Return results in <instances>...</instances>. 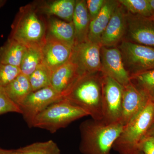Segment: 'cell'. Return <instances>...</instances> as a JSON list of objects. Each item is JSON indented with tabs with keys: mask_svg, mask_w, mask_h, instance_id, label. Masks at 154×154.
Returning a JSON list of instances; mask_svg holds the SVG:
<instances>
[{
	"mask_svg": "<svg viewBox=\"0 0 154 154\" xmlns=\"http://www.w3.org/2000/svg\"><path fill=\"white\" fill-rule=\"evenodd\" d=\"M88 116L85 110L63 98L53 103L37 115L33 120L32 127L54 133L74 121Z\"/></svg>",
	"mask_w": 154,
	"mask_h": 154,
	"instance_id": "5",
	"label": "cell"
},
{
	"mask_svg": "<svg viewBox=\"0 0 154 154\" xmlns=\"http://www.w3.org/2000/svg\"><path fill=\"white\" fill-rule=\"evenodd\" d=\"M130 80L137 88L148 94L154 89V69L130 75Z\"/></svg>",
	"mask_w": 154,
	"mask_h": 154,
	"instance_id": "26",
	"label": "cell"
},
{
	"mask_svg": "<svg viewBox=\"0 0 154 154\" xmlns=\"http://www.w3.org/2000/svg\"><path fill=\"white\" fill-rule=\"evenodd\" d=\"M42 63L41 48H27L19 68L22 74L29 77Z\"/></svg>",
	"mask_w": 154,
	"mask_h": 154,
	"instance_id": "22",
	"label": "cell"
},
{
	"mask_svg": "<svg viewBox=\"0 0 154 154\" xmlns=\"http://www.w3.org/2000/svg\"><path fill=\"white\" fill-rule=\"evenodd\" d=\"M119 49L131 75L154 69V48L124 41Z\"/></svg>",
	"mask_w": 154,
	"mask_h": 154,
	"instance_id": "7",
	"label": "cell"
},
{
	"mask_svg": "<svg viewBox=\"0 0 154 154\" xmlns=\"http://www.w3.org/2000/svg\"><path fill=\"white\" fill-rule=\"evenodd\" d=\"M8 113L22 114V111L9 98L4 88H0V115Z\"/></svg>",
	"mask_w": 154,
	"mask_h": 154,
	"instance_id": "28",
	"label": "cell"
},
{
	"mask_svg": "<svg viewBox=\"0 0 154 154\" xmlns=\"http://www.w3.org/2000/svg\"><path fill=\"white\" fill-rule=\"evenodd\" d=\"M147 135L150 136L154 138V122L151 127L150 129L149 130Z\"/></svg>",
	"mask_w": 154,
	"mask_h": 154,
	"instance_id": "32",
	"label": "cell"
},
{
	"mask_svg": "<svg viewBox=\"0 0 154 154\" xmlns=\"http://www.w3.org/2000/svg\"><path fill=\"white\" fill-rule=\"evenodd\" d=\"M120 122L107 123L93 119L80 125V150L83 154H110L113 144L124 129Z\"/></svg>",
	"mask_w": 154,
	"mask_h": 154,
	"instance_id": "1",
	"label": "cell"
},
{
	"mask_svg": "<svg viewBox=\"0 0 154 154\" xmlns=\"http://www.w3.org/2000/svg\"><path fill=\"white\" fill-rule=\"evenodd\" d=\"M154 122V101L149 98L140 113L125 126L113 149L120 154H138L141 144Z\"/></svg>",
	"mask_w": 154,
	"mask_h": 154,
	"instance_id": "3",
	"label": "cell"
},
{
	"mask_svg": "<svg viewBox=\"0 0 154 154\" xmlns=\"http://www.w3.org/2000/svg\"><path fill=\"white\" fill-rule=\"evenodd\" d=\"M27 49L24 45L9 38L0 47V63L19 67Z\"/></svg>",
	"mask_w": 154,
	"mask_h": 154,
	"instance_id": "19",
	"label": "cell"
},
{
	"mask_svg": "<svg viewBox=\"0 0 154 154\" xmlns=\"http://www.w3.org/2000/svg\"><path fill=\"white\" fill-rule=\"evenodd\" d=\"M21 73L19 67L0 63V88H5Z\"/></svg>",
	"mask_w": 154,
	"mask_h": 154,
	"instance_id": "27",
	"label": "cell"
},
{
	"mask_svg": "<svg viewBox=\"0 0 154 154\" xmlns=\"http://www.w3.org/2000/svg\"><path fill=\"white\" fill-rule=\"evenodd\" d=\"M73 50L74 47L47 34L41 48L42 63L53 72L71 59Z\"/></svg>",
	"mask_w": 154,
	"mask_h": 154,
	"instance_id": "12",
	"label": "cell"
},
{
	"mask_svg": "<svg viewBox=\"0 0 154 154\" xmlns=\"http://www.w3.org/2000/svg\"><path fill=\"white\" fill-rule=\"evenodd\" d=\"M6 3V1H4V0H0V8L5 5Z\"/></svg>",
	"mask_w": 154,
	"mask_h": 154,
	"instance_id": "35",
	"label": "cell"
},
{
	"mask_svg": "<svg viewBox=\"0 0 154 154\" xmlns=\"http://www.w3.org/2000/svg\"><path fill=\"white\" fill-rule=\"evenodd\" d=\"M119 5L118 1H106L99 15L90 22L88 40L101 44L100 42L102 34Z\"/></svg>",
	"mask_w": 154,
	"mask_h": 154,
	"instance_id": "16",
	"label": "cell"
},
{
	"mask_svg": "<svg viewBox=\"0 0 154 154\" xmlns=\"http://www.w3.org/2000/svg\"><path fill=\"white\" fill-rule=\"evenodd\" d=\"M101 44L87 40L75 45L72 60L83 75L102 72Z\"/></svg>",
	"mask_w": 154,
	"mask_h": 154,
	"instance_id": "9",
	"label": "cell"
},
{
	"mask_svg": "<svg viewBox=\"0 0 154 154\" xmlns=\"http://www.w3.org/2000/svg\"><path fill=\"white\" fill-rule=\"evenodd\" d=\"M76 1L56 0L45 3L39 8L48 16H56L67 22H72Z\"/></svg>",
	"mask_w": 154,
	"mask_h": 154,
	"instance_id": "20",
	"label": "cell"
},
{
	"mask_svg": "<svg viewBox=\"0 0 154 154\" xmlns=\"http://www.w3.org/2000/svg\"><path fill=\"white\" fill-rule=\"evenodd\" d=\"M105 0H88L86 1L91 21L95 19L99 15L105 5Z\"/></svg>",
	"mask_w": 154,
	"mask_h": 154,
	"instance_id": "29",
	"label": "cell"
},
{
	"mask_svg": "<svg viewBox=\"0 0 154 154\" xmlns=\"http://www.w3.org/2000/svg\"><path fill=\"white\" fill-rule=\"evenodd\" d=\"M123 91V86L102 74V120L107 123L120 122Z\"/></svg>",
	"mask_w": 154,
	"mask_h": 154,
	"instance_id": "6",
	"label": "cell"
},
{
	"mask_svg": "<svg viewBox=\"0 0 154 154\" xmlns=\"http://www.w3.org/2000/svg\"><path fill=\"white\" fill-rule=\"evenodd\" d=\"M118 2L136 16L150 18L154 15L149 0H119Z\"/></svg>",
	"mask_w": 154,
	"mask_h": 154,
	"instance_id": "24",
	"label": "cell"
},
{
	"mask_svg": "<svg viewBox=\"0 0 154 154\" xmlns=\"http://www.w3.org/2000/svg\"><path fill=\"white\" fill-rule=\"evenodd\" d=\"M126 17L122 8L119 5L102 34L100 42L102 46H114L120 41L126 30Z\"/></svg>",
	"mask_w": 154,
	"mask_h": 154,
	"instance_id": "15",
	"label": "cell"
},
{
	"mask_svg": "<svg viewBox=\"0 0 154 154\" xmlns=\"http://www.w3.org/2000/svg\"><path fill=\"white\" fill-rule=\"evenodd\" d=\"M150 4L152 8L153 11L154 16V0H149Z\"/></svg>",
	"mask_w": 154,
	"mask_h": 154,
	"instance_id": "34",
	"label": "cell"
},
{
	"mask_svg": "<svg viewBox=\"0 0 154 154\" xmlns=\"http://www.w3.org/2000/svg\"><path fill=\"white\" fill-rule=\"evenodd\" d=\"M138 154H143V153L142 152H141L140 151L138 153Z\"/></svg>",
	"mask_w": 154,
	"mask_h": 154,
	"instance_id": "36",
	"label": "cell"
},
{
	"mask_svg": "<svg viewBox=\"0 0 154 154\" xmlns=\"http://www.w3.org/2000/svg\"><path fill=\"white\" fill-rule=\"evenodd\" d=\"M128 35L137 44L154 47V23L149 18L128 16Z\"/></svg>",
	"mask_w": 154,
	"mask_h": 154,
	"instance_id": "14",
	"label": "cell"
},
{
	"mask_svg": "<svg viewBox=\"0 0 154 154\" xmlns=\"http://www.w3.org/2000/svg\"><path fill=\"white\" fill-rule=\"evenodd\" d=\"M4 89L11 101L19 107L32 92L29 77L22 73Z\"/></svg>",
	"mask_w": 154,
	"mask_h": 154,
	"instance_id": "21",
	"label": "cell"
},
{
	"mask_svg": "<svg viewBox=\"0 0 154 154\" xmlns=\"http://www.w3.org/2000/svg\"><path fill=\"white\" fill-rule=\"evenodd\" d=\"M148 94L131 82L123 86L120 122L125 126L139 114L148 102Z\"/></svg>",
	"mask_w": 154,
	"mask_h": 154,
	"instance_id": "11",
	"label": "cell"
},
{
	"mask_svg": "<svg viewBox=\"0 0 154 154\" xmlns=\"http://www.w3.org/2000/svg\"><path fill=\"white\" fill-rule=\"evenodd\" d=\"M148 94L150 99L154 101V89L149 92Z\"/></svg>",
	"mask_w": 154,
	"mask_h": 154,
	"instance_id": "33",
	"label": "cell"
},
{
	"mask_svg": "<svg viewBox=\"0 0 154 154\" xmlns=\"http://www.w3.org/2000/svg\"><path fill=\"white\" fill-rule=\"evenodd\" d=\"M48 33L59 41L74 47L75 37L72 22H67L56 18H50L48 24Z\"/></svg>",
	"mask_w": 154,
	"mask_h": 154,
	"instance_id": "18",
	"label": "cell"
},
{
	"mask_svg": "<svg viewBox=\"0 0 154 154\" xmlns=\"http://www.w3.org/2000/svg\"><path fill=\"white\" fill-rule=\"evenodd\" d=\"M51 74L52 72L45 65H39L29 77L32 92L51 86Z\"/></svg>",
	"mask_w": 154,
	"mask_h": 154,
	"instance_id": "23",
	"label": "cell"
},
{
	"mask_svg": "<svg viewBox=\"0 0 154 154\" xmlns=\"http://www.w3.org/2000/svg\"><path fill=\"white\" fill-rule=\"evenodd\" d=\"M97 74L81 77L64 98L85 110L94 120H102V74Z\"/></svg>",
	"mask_w": 154,
	"mask_h": 154,
	"instance_id": "4",
	"label": "cell"
},
{
	"mask_svg": "<svg viewBox=\"0 0 154 154\" xmlns=\"http://www.w3.org/2000/svg\"><path fill=\"white\" fill-rule=\"evenodd\" d=\"M11 28L9 38L26 47L41 48L45 42L47 26L37 14V10L32 5H27L19 9Z\"/></svg>",
	"mask_w": 154,
	"mask_h": 154,
	"instance_id": "2",
	"label": "cell"
},
{
	"mask_svg": "<svg viewBox=\"0 0 154 154\" xmlns=\"http://www.w3.org/2000/svg\"><path fill=\"white\" fill-rule=\"evenodd\" d=\"M51 86L31 92L20 106L23 119L32 128L34 119L53 103L63 99Z\"/></svg>",
	"mask_w": 154,
	"mask_h": 154,
	"instance_id": "8",
	"label": "cell"
},
{
	"mask_svg": "<svg viewBox=\"0 0 154 154\" xmlns=\"http://www.w3.org/2000/svg\"><path fill=\"white\" fill-rule=\"evenodd\" d=\"M0 154H21V152L19 149L8 150L0 148Z\"/></svg>",
	"mask_w": 154,
	"mask_h": 154,
	"instance_id": "31",
	"label": "cell"
},
{
	"mask_svg": "<svg viewBox=\"0 0 154 154\" xmlns=\"http://www.w3.org/2000/svg\"><path fill=\"white\" fill-rule=\"evenodd\" d=\"M19 149L21 154H61L57 145L52 140L34 143Z\"/></svg>",
	"mask_w": 154,
	"mask_h": 154,
	"instance_id": "25",
	"label": "cell"
},
{
	"mask_svg": "<svg viewBox=\"0 0 154 154\" xmlns=\"http://www.w3.org/2000/svg\"><path fill=\"white\" fill-rule=\"evenodd\" d=\"M101 58L103 75L111 77L123 86L131 82L130 75L125 69L119 48L102 46Z\"/></svg>",
	"mask_w": 154,
	"mask_h": 154,
	"instance_id": "10",
	"label": "cell"
},
{
	"mask_svg": "<svg viewBox=\"0 0 154 154\" xmlns=\"http://www.w3.org/2000/svg\"><path fill=\"white\" fill-rule=\"evenodd\" d=\"M83 75L71 59L52 72L51 86L64 98Z\"/></svg>",
	"mask_w": 154,
	"mask_h": 154,
	"instance_id": "13",
	"label": "cell"
},
{
	"mask_svg": "<svg viewBox=\"0 0 154 154\" xmlns=\"http://www.w3.org/2000/svg\"><path fill=\"white\" fill-rule=\"evenodd\" d=\"M140 151L143 154H154V138L147 135L141 143Z\"/></svg>",
	"mask_w": 154,
	"mask_h": 154,
	"instance_id": "30",
	"label": "cell"
},
{
	"mask_svg": "<svg viewBox=\"0 0 154 154\" xmlns=\"http://www.w3.org/2000/svg\"><path fill=\"white\" fill-rule=\"evenodd\" d=\"M72 22L74 27L75 45L88 40L91 19L86 1H76Z\"/></svg>",
	"mask_w": 154,
	"mask_h": 154,
	"instance_id": "17",
	"label": "cell"
}]
</instances>
